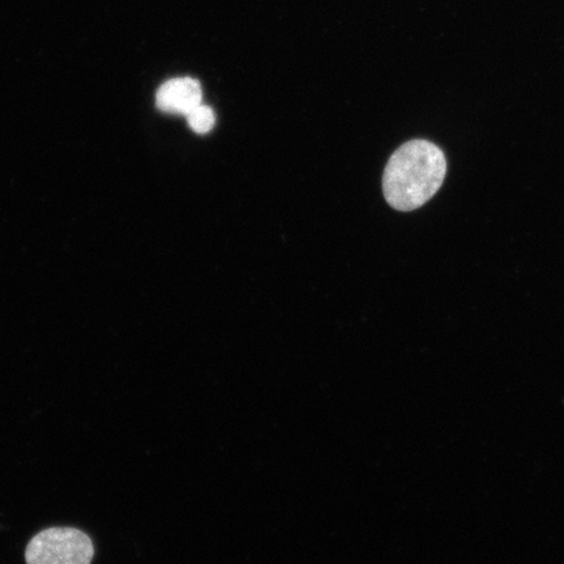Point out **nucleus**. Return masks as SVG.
<instances>
[{"instance_id": "f03ea898", "label": "nucleus", "mask_w": 564, "mask_h": 564, "mask_svg": "<svg viewBox=\"0 0 564 564\" xmlns=\"http://www.w3.org/2000/svg\"><path fill=\"white\" fill-rule=\"evenodd\" d=\"M94 558V541L75 528L45 529L25 550L26 564H90Z\"/></svg>"}, {"instance_id": "7ed1b4c3", "label": "nucleus", "mask_w": 564, "mask_h": 564, "mask_svg": "<svg viewBox=\"0 0 564 564\" xmlns=\"http://www.w3.org/2000/svg\"><path fill=\"white\" fill-rule=\"evenodd\" d=\"M202 98L199 82L193 77H178L162 84L158 90L156 105L159 110L167 115L187 116L202 105Z\"/></svg>"}, {"instance_id": "20e7f679", "label": "nucleus", "mask_w": 564, "mask_h": 564, "mask_svg": "<svg viewBox=\"0 0 564 564\" xmlns=\"http://www.w3.org/2000/svg\"><path fill=\"white\" fill-rule=\"evenodd\" d=\"M186 118L189 129L199 133V135H206V133L214 130L216 124L215 111L206 105L197 106Z\"/></svg>"}, {"instance_id": "f257e3e1", "label": "nucleus", "mask_w": 564, "mask_h": 564, "mask_svg": "<svg viewBox=\"0 0 564 564\" xmlns=\"http://www.w3.org/2000/svg\"><path fill=\"white\" fill-rule=\"evenodd\" d=\"M447 173V161L440 147L426 140H412L392 154L383 175V193L394 209H419L438 193Z\"/></svg>"}]
</instances>
